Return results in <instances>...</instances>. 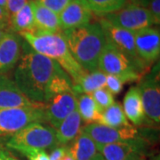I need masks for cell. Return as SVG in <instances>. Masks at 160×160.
<instances>
[{
  "mask_svg": "<svg viewBox=\"0 0 160 160\" xmlns=\"http://www.w3.org/2000/svg\"><path fill=\"white\" fill-rule=\"evenodd\" d=\"M60 65L34 51L26 41L14 72V83L30 102L46 104V89Z\"/></svg>",
  "mask_w": 160,
  "mask_h": 160,
  "instance_id": "1",
  "label": "cell"
},
{
  "mask_svg": "<svg viewBox=\"0 0 160 160\" xmlns=\"http://www.w3.org/2000/svg\"><path fill=\"white\" fill-rule=\"evenodd\" d=\"M69 52L86 72L98 69V63L107 43L100 23H88L63 30Z\"/></svg>",
  "mask_w": 160,
  "mask_h": 160,
  "instance_id": "2",
  "label": "cell"
},
{
  "mask_svg": "<svg viewBox=\"0 0 160 160\" xmlns=\"http://www.w3.org/2000/svg\"><path fill=\"white\" fill-rule=\"evenodd\" d=\"M37 52L57 62L71 78L73 84L85 74V70L75 61L62 33L35 30L19 34Z\"/></svg>",
  "mask_w": 160,
  "mask_h": 160,
  "instance_id": "3",
  "label": "cell"
},
{
  "mask_svg": "<svg viewBox=\"0 0 160 160\" xmlns=\"http://www.w3.org/2000/svg\"><path fill=\"white\" fill-rule=\"evenodd\" d=\"M143 62L127 55L107 41L98 63V69L106 75H115L127 82H136L142 78Z\"/></svg>",
  "mask_w": 160,
  "mask_h": 160,
  "instance_id": "4",
  "label": "cell"
},
{
  "mask_svg": "<svg viewBox=\"0 0 160 160\" xmlns=\"http://www.w3.org/2000/svg\"><path fill=\"white\" fill-rule=\"evenodd\" d=\"M7 148L22 153L27 149L46 150L58 146L55 130L43 123H31L6 142Z\"/></svg>",
  "mask_w": 160,
  "mask_h": 160,
  "instance_id": "5",
  "label": "cell"
},
{
  "mask_svg": "<svg viewBox=\"0 0 160 160\" xmlns=\"http://www.w3.org/2000/svg\"><path fill=\"white\" fill-rule=\"evenodd\" d=\"M45 122H47V117L46 108L42 107V104L0 109V142H6L31 123Z\"/></svg>",
  "mask_w": 160,
  "mask_h": 160,
  "instance_id": "6",
  "label": "cell"
},
{
  "mask_svg": "<svg viewBox=\"0 0 160 160\" xmlns=\"http://www.w3.org/2000/svg\"><path fill=\"white\" fill-rule=\"evenodd\" d=\"M102 17L118 27L132 32L155 25L153 17L149 10L144 6L132 3L126 5L118 11L105 14Z\"/></svg>",
  "mask_w": 160,
  "mask_h": 160,
  "instance_id": "7",
  "label": "cell"
},
{
  "mask_svg": "<svg viewBox=\"0 0 160 160\" xmlns=\"http://www.w3.org/2000/svg\"><path fill=\"white\" fill-rule=\"evenodd\" d=\"M82 130L93 140L97 146L132 140L138 137L137 128L132 125L112 127L102 124H89L84 126Z\"/></svg>",
  "mask_w": 160,
  "mask_h": 160,
  "instance_id": "8",
  "label": "cell"
},
{
  "mask_svg": "<svg viewBox=\"0 0 160 160\" xmlns=\"http://www.w3.org/2000/svg\"><path fill=\"white\" fill-rule=\"evenodd\" d=\"M145 116L155 123L160 122V86L158 77L149 75L139 85Z\"/></svg>",
  "mask_w": 160,
  "mask_h": 160,
  "instance_id": "9",
  "label": "cell"
},
{
  "mask_svg": "<svg viewBox=\"0 0 160 160\" xmlns=\"http://www.w3.org/2000/svg\"><path fill=\"white\" fill-rule=\"evenodd\" d=\"M99 23L102 29L105 38L108 42L124 52L132 59L139 62H142L138 57L136 52L134 43V32L118 27L102 17L101 18Z\"/></svg>",
  "mask_w": 160,
  "mask_h": 160,
  "instance_id": "10",
  "label": "cell"
},
{
  "mask_svg": "<svg viewBox=\"0 0 160 160\" xmlns=\"http://www.w3.org/2000/svg\"><path fill=\"white\" fill-rule=\"evenodd\" d=\"M134 43L138 57L143 62H153L159 57V29L149 27L134 32Z\"/></svg>",
  "mask_w": 160,
  "mask_h": 160,
  "instance_id": "11",
  "label": "cell"
},
{
  "mask_svg": "<svg viewBox=\"0 0 160 160\" xmlns=\"http://www.w3.org/2000/svg\"><path fill=\"white\" fill-rule=\"evenodd\" d=\"M78 100L73 91H69L57 94L46 103V108L47 121L53 129L77 109Z\"/></svg>",
  "mask_w": 160,
  "mask_h": 160,
  "instance_id": "12",
  "label": "cell"
},
{
  "mask_svg": "<svg viewBox=\"0 0 160 160\" xmlns=\"http://www.w3.org/2000/svg\"><path fill=\"white\" fill-rule=\"evenodd\" d=\"M22 37L17 33L6 31L0 39V75L9 72L16 65L22 52Z\"/></svg>",
  "mask_w": 160,
  "mask_h": 160,
  "instance_id": "13",
  "label": "cell"
},
{
  "mask_svg": "<svg viewBox=\"0 0 160 160\" xmlns=\"http://www.w3.org/2000/svg\"><path fill=\"white\" fill-rule=\"evenodd\" d=\"M98 150L104 160H129L140 156L142 151V141L139 138L132 140L99 145Z\"/></svg>",
  "mask_w": 160,
  "mask_h": 160,
  "instance_id": "14",
  "label": "cell"
},
{
  "mask_svg": "<svg viewBox=\"0 0 160 160\" xmlns=\"http://www.w3.org/2000/svg\"><path fill=\"white\" fill-rule=\"evenodd\" d=\"M58 16L62 30H67L90 23L92 12L83 0H72Z\"/></svg>",
  "mask_w": 160,
  "mask_h": 160,
  "instance_id": "15",
  "label": "cell"
},
{
  "mask_svg": "<svg viewBox=\"0 0 160 160\" xmlns=\"http://www.w3.org/2000/svg\"><path fill=\"white\" fill-rule=\"evenodd\" d=\"M38 103L30 102L19 90L13 80L0 75V109L34 106Z\"/></svg>",
  "mask_w": 160,
  "mask_h": 160,
  "instance_id": "16",
  "label": "cell"
},
{
  "mask_svg": "<svg viewBox=\"0 0 160 160\" xmlns=\"http://www.w3.org/2000/svg\"><path fill=\"white\" fill-rule=\"evenodd\" d=\"M68 150L75 160H102L97 144L86 132L81 129L79 133L68 146Z\"/></svg>",
  "mask_w": 160,
  "mask_h": 160,
  "instance_id": "17",
  "label": "cell"
},
{
  "mask_svg": "<svg viewBox=\"0 0 160 160\" xmlns=\"http://www.w3.org/2000/svg\"><path fill=\"white\" fill-rule=\"evenodd\" d=\"M29 2L33 12L35 26L37 30L53 33L61 32L62 29L57 13L48 9L36 0H29Z\"/></svg>",
  "mask_w": 160,
  "mask_h": 160,
  "instance_id": "18",
  "label": "cell"
},
{
  "mask_svg": "<svg viewBox=\"0 0 160 160\" xmlns=\"http://www.w3.org/2000/svg\"><path fill=\"white\" fill-rule=\"evenodd\" d=\"M123 110L126 118L134 126H141L146 119L141 92L138 86H132L126 93L123 101Z\"/></svg>",
  "mask_w": 160,
  "mask_h": 160,
  "instance_id": "19",
  "label": "cell"
},
{
  "mask_svg": "<svg viewBox=\"0 0 160 160\" xmlns=\"http://www.w3.org/2000/svg\"><path fill=\"white\" fill-rule=\"evenodd\" d=\"M81 124L82 119L77 108L54 129L58 145H67L71 142L81 131Z\"/></svg>",
  "mask_w": 160,
  "mask_h": 160,
  "instance_id": "20",
  "label": "cell"
},
{
  "mask_svg": "<svg viewBox=\"0 0 160 160\" xmlns=\"http://www.w3.org/2000/svg\"><path fill=\"white\" fill-rule=\"evenodd\" d=\"M78 110L82 122L102 125V110L98 107L90 93H81L77 96Z\"/></svg>",
  "mask_w": 160,
  "mask_h": 160,
  "instance_id": "21",
  "label": "cell"
},
{
  "mask_svg": "<svg viewBox=\"0 0 160 160\" xmlns=\"http://www.w3.org/2000/svg\"><path fill=\"white\" fill-rule=\"evenodd\" d=\"M36 29L33 12L29 0L19 11L10 15L9 30L21 34L22 32H34Z\"/></svg>",
  "mask_w": 160,
  "mask_h": 160,
  "instance_id": "22",
  "label": "cell"
},
{
  "mask_svg": "<svg viewBox=\"0 0 160 160\" xmlns=\"http://www.w3.org/2000/svg\"><path fill=\"white\" fill-rule=\"evenodd\" d=\"M107 75L100 69L85 72L79 79L73 84V92L78 96L81 93H92L106 86Z\"/></svg>",
  "mask_w": 160,
  "mask_h": 160,
  "instance_id": "23",
  "label": "cell"
},
{
  "mask_svg": "<svg viewBox=\"0 0 160 160\" xmlns=\"http://www.w3.org/2000/svg\"><path fill=\"white\" fill-rule=\"evenodd\" d=\"M69 91H73V81L69 75L60 66L52 77L47 86L46 104L57 94Z\"/></svg>",
  "mask_w": 160,
  "mask_h": 160,
  "instance_id": "24",
  "label": "cell"
},
{
  "mask_svg": "<svg viewBox=\"0 0 160 160\" xmlns=\"http://www.w3.org/2000/svg\"><path fill=\"white\" fill-rule=\"evenodd\" d=\"M102 125L112 127L130 126L119 102H115L109 108L102 110Z\"/></svg>",
  "mask_w": 160,
  "mask_h": 160,
  "instance_id": "25",
  "label": "cell"
},
{
  "mask_svg": "<svg viewBox=\"0 0 160 160\" xmlns=\"http://www.w3.org/2000/svg\"><path fill=\"white\" fill-rule=\"evenodd\" d=\"M92 12L105 15L123 8L128 0H83Z\"/></svg>",
  "mask_w": 160,
  "mask_h": 160,
  "instance_id": "26",
  "label": "cell"
},
{
  "mask_svg": "<svg viewBox=\"0 0 160 160\" xmlns=\"http://www.w3.org/2000/svg\"><path fill=\"white\" fill-rule=\"evenodd\" d=\"M90 94L94 100V102H96L98 107L102 110L109 108V106H111L115 102L113 94L106 87L100 88L96 91L92 92Z\"/></svg>",
  "mask_w": 160,
  "mask_h": 160,
  "instance_id": "27",
  "label": "cell"
},
{
  "mask_svg": "<svg viewBox=\"0 0 160 160\" xmlns=\"http://www.w3.org/2000/svg\"><path fill=\"white\" fill-rule=\"evenodd\" d=\"M126 84V81L118 76L107 75L106 78V86L105 87L112 94H118L123 90V86Z\"/></svg>",
  "mask_w": 160,
  "mask_h": 160,
  "instance_id": "28",
  "label": "cell"
},
{
  "mask_svg": "<svg viewBox=\"0 0 160 160\" xmlns=\"http://www.w3.org/2000/svg\"><path fill=\"white\" fill-rule=\"evenodd\" d=\"M55 13L59 14L72 0H36Z\"/></svg>",
  "mask_w": 160,
  "mask_h": 160,
  "instance_id": "29",
  "label": "cell"
},
{
  "mask_svg": "<svg viewBox=\"0 0 160 160\" xmlns=\"http://www.w3.org/2000/svg\"><path fill=\"white\" fill-rule=\"evenodd\" d=\"M146 8L151 13L155 25L160 23V0H148Z\"/></svg>",
  "mask_w": 160,
  "mask_h": 160,
  "instance_id": "30",
  "label": "cell"
},
{
  "mask_svg": "<svg viewBox=\"0 0 160 160\" xmlns=\"http://www.w3.org/2000/svg\"><path fill=\"white\" fill-rule=\"evenodd\" d=\"M22 154L26 156L29 160H50L49 156L45 150L38 149H27L22 152Z\"/></svg>",
  "mask_w": 160,
  "mask_h": 160,
  "instance_id": "31",
  "label": "cell"
},
{
  "mask_svg": "<svg viewBox=\"0 0 160 160\" xmlns=\"http://www.w3.org/2000/svg\"><path fill=\"white\" fill-rule=\"evenodd\" d=\"M67 150H68L67 145H58L53 149H52L49 158L50 160H62L63 156L66 154Z\"/></svg>",
  "mask_w": 160,
  "mask_h": 160,
  "instance_id": "32",
  "label": "cell"
},
{
  "mask_svg": "<svg viewBox=\"0 0 160 160\" xmlns=\"http://www.w3.org/2000/svg\"><path fill=\"white\" fill-rule=\"evenodd\" d=\"M28 1L29 0H8L7 12L9 13V16L19 11Z\"/></svg>",
  "mask_w": 160,
  "mask_h": 160,
  "instance_id": "33",
  "label": "cell"
},
{
  "mask_svg": "<svg viewBox=\"0 0 160 160\" xmlns=\"http://www.w3.org/2000/svg\"><path fill=\"white\" fill-rule=\"evenodd\" d=\"M9 13L0 6V27L9 30Z\"/></svg>",
  "mask_w": 160,
  "mask_h": 160,
  "instance_id": "34",
  "label": "cell"
},
{
  "mask_svg": "<svg viewBox=\"0 0 160 160\" xmlns=\"http://www.w3.org/2000/svg\"><path fill=\"white\" fill-rule=\"evenodd\" d=\"M0 160H18L10 151L0 145Z\"/></svg>",
  "mask_w": 160,
  "mask_h": 160,
  "instance_id": "35",
  "label": "cell"
},
{
  "mask_svg": "<svg viewBox=\"0 0 160 160\" xmlns=\"http://www.w3.org/2000/svg\"><path fill=\"white\" fill-rule=\"evenodd\" d=\"M62 160H75L74 158L70 155V153L69 152V150H67L66 154L63 156V158H62Z\"/></svg>",
  "mask_w": 160,
  "mask_h": 160,
  "instance_id": "36",
  "label": "cell"
},
{
  "mask_svg": "<svg viewBox=\"0 0 160 160\" xmlns=\"http://www.w3.org/2000/svg\"><path fill=\"white\" fill-rule=\"evenodd\" d=\"M7 4H8V0H0V6L6 12H7Z\"/></svg>",
  "mask_w": 160,
  "mask_h": 160,
  "instance_id": "37",
  "label": "cell"
},
{
  "mask_svg": "<svg viewBox=\"0 0 160 160\" xmlns=\"http://www.w3.org/2000/svg\"><path fill=\"white\" fill-rule=\"evenodd\" d=\"M6 31H8V30H6V29H5L4 28L0 27V39L2 38V37H3L4 35L6 34Z\"/></svg>",
  "mask_w": 160,
  "mask_h": 160,
  "instance_id": "38",
  "label": "cell"
},
{
  "mask_svg": "<svg viewBox=\"0 0 160 160\" xmlns=\"http://www.w3.org/2000/svg\"><path fill=\"white\" fill-rule=\"evenodd\" d=\"M129 160H145L144 158H142L141 156H136V157H133V158H132L131 159Z\"/></svg>",
  "mask_w": 160,
  "mask_h": 160,
  "instance_id": "39",
  "label": "cell"
},
{
  "mask_svg": "<svg viewBox=\"0 0 160 160\" xmlns=\"http://www.w3.org/2000/svg\"><path fill=\"white\" fill-rule=\"evenodd\" d=\"M102 160H104V159H102Z\"/></svg>",
  "mask_w": 160,
  "mask_h": 160,
  "instance_id": "40",
  "label": "cell"
}]
</instances>
